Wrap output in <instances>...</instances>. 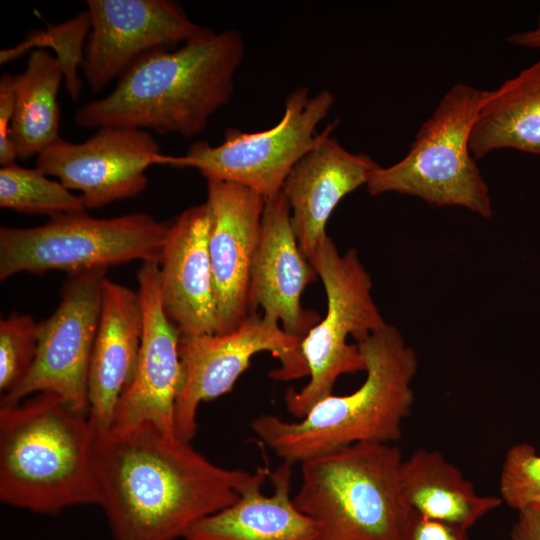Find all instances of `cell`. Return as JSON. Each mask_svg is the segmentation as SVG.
I'll use <instances>...</instances> for the list:
<instances>
[{
  "label": "cell",
  "mask_w": 540,
  "mask_h": 540,
  "mask_svg": "<svg viewBox=\"0 0 540 540\" xmlns=\"http://www.w3.org/2000/svg\"><path fill=\"white\" fill-rule=\"evenodd\" d=\"M93 467L113 540H177L267 468H224L153 424L95 434Z\"/></svg>",
  "instance_id": "obj_1"
},
{
  "label": "cell",
  "mask_w": 540,
  "mask_h": 540,
  "mask_svg": "<svg viewBox=\"0 0 540 540\" xmlns=\"http://www.w3.org/2000/svg\"><path fill=\"white\" fill-rule=\"evenodd\" d=\"M244 54L243 38L235 29L212 30L175 50L149 53L119 78L109 95L79 107L74 122L84 128L198 135L230 101Z\"/></svg>",
  "instance_id": "obj_2"
},
{
  "label": "cell",
  "mask_w": 540,
  "mask_h": 540,
  "mask_svg": "<svg viewBox=\"0 0 540 540\" xmlns=\"http://www.w3.org/2000/svg\"><path fill=\"white\" fill-rule=\"evenodd\" d=\"M356 344L366 366V379L357 390L332 394L299 421L273 414L251 421L252 431L284 462L301 463L356 443L391 444L400 439L414 403L416 352L389 324Z\"/></svg>",
  "instance_id": "obj_3"
},
{
  "label": "cell",
  "mask_w": 540,
  "mask_h": 540,
  "mask_svg": "<svg viewBox=\"0 0 540 540\" xmlns=\"http://www.w3.org/2000/svg\"><path fill=\"white\" fill-rule=\"evenodd\" d=\"M94 439L88 415L73 411L54 393L1 406V501L46 515L77 505L100 506Z\"/></svg>",
  "instance_id": "obj_4"
},
{
  "label": "cell",
  "mask_w": 540,
  "mask_h": 540,
  "mask_svg": "<svg viewBox=\"0 0 540 540\" xmlns=\"http://www.w3.org/2000/svg\"><path fill=\"white\" fill-rule=\"evenodd\" d=\"M400 450L356 443L306 459L293 497L314 540H402L409 509L400 487Z\"/></svg>",
  "instance_id": "obj_5"
},
{
  "label": "cell",
  "mask_w": 540,
  "mask_h": 540,
  "mask_svg": "<svg viewBox=\"0 0 540 540\" xmlns=\"http://www.w3.org/2000/svg\"><path fill=\"white\" fill-rule=\"evenodd\" d=\"M483 93L465 83L454 84L422 123L407 154L372 172L366 184L370 195L407 194L433 206H459L490 217L489 188L469 146Z\"/></svg>",
  "instance_id": "obj_6"
},
{
  "label": "cell",
  "mask_w": 540,
  "mask_h": 540,
  "mask_svg": "<svg viewBox=\"0 0 540 540\" xmlns=\"http://www.w3.org/2000/svg\"><path fill=\"white\" fill-rule=\"evenodd\" d=\"M169 223L145 213L93 218L63 214L41 226L0 228V280L18 273L69 274L139 260L159 263Z\"/></svg>",
  "instance_id": "obj_7"
},
{
  "label": "cell",
  "mask_w": 540,
  "mask_h": 540,
  "mask_svg": "<svg viewBox=\"0 0 540 540\" xmlns=\"http://www.w3.org/2000/svg\"><path fill=\"white\" fill-rule=\"evenodd\" d=\"M308 261L322 280L327 312L301 341L309 382L285 395L287 410L299 419L333 394L341 375L365 371L357 344L347 343L349 335L357 343L386 325L371 296L370 275L355 249L340 254L328 236Z\"/></svg>",
  "instance_id": "obj_8"
},
{
  "label": "cell",
  "mask_w": 540,
  "mask_h": 540,
  "mask_svg": "<svg viewBox=\"0 0 540 540\" xmlns=\"http://www.w3.org/2000/svg\"><path fill=\"white\" fill-rule=\"evenodd\" d=\"M333 103L330 91L310 96L309 89L300 86L288 95L282 118L270 129H227L221 144L195 142L183 156L168 155L166 165L194 168L206 180L237 183L266 199L281 191L292 168L313 147L317 126Z\"/></svg>",
  "instance_id": "obj_9"
},
{
  "label": "cell",
  "mask_w": 540,
  "mask_h": 540,
  "mask_svg": "<svg viewBox=\"0 0 540 540\" xmlns=\"http://www.w3.org/2000/svg\"><path fill=\"white\" fill-rule=\"evenodd\" d=\"M301 341L256 313L229 333L180 335L184 380L175 403L176 435L191 441L200 404L231 391L256 353L268 351L280 361V367L269 373L271 378L289 381L308 376Z\"/></svg>",
  "instance_id": "obj_10"
},
{
  "label": "cell",
  "mask_w": 540,
  "mask_h": 540,
  "mask_svg": "<svg viewBox=\"0 0 540 540\" xmlns=\"http://www.w3.org/2000/svg\"><path fill=\"white\" fill-rule=\"evenodd\" d=\"M107 269L69 274L55 311L38 322V345L24 379L1 396L15 405L34 393L59 396L73 411L88 415V374Z\"/></svg>",
  "instance_id": "obj_11"
},
{
  "label": "cell",
  "mask_w": 540,
  "mask_h": 540,
  "mask_svg": "<svg viewBox=\"0 0 540 540\" xmlns=\"http://www.w3.org/2000/svg\"><path fill=\"white\" fill-rule=\"evenodd\" d=\"M91 29L81 70L94 92L120 78L143 56L172 51L212 29L191 21L168 0H87Z\"/></svg>",
  "instance_id": "obj_12"
},
{
  "label": "cell",
  "mask_w": 540,
  "mask_h": 540,
  "mask_svg": "<svg viewBox=\"0 0 540 540\" xmlns=\"http://www.w3.org/2000/svg\"><path fill=\"white\" fill-rule=\"evenodd\" d=\"M167 156L147 131L102 127L83 143L59 138L36 159V168L80 192L86 209L135 197L146 187V170Z\"/></svg>",
  "instance_id": "obj_13"
},
{
  "label": "cell",
  "mask_w": 540,
  "mask_h": 540,
  "mask_svg": "<svg viewBox=\"0 0 540 540\" xmlns=\"http://www.w3.org/2000/svg\"><path fill=\"white\" fill-rule=\"evenodd\" d=\"M209 255L216 304L215 334L237 329L251 314L250 285L265 198L243 185L207 180Z\"/></svg>",
  "instance_id": "obj_14"
},
{
  "label": "cell",
  "mask_w": 540,
  "mask_h": 540,
  "mask_svg": "<svg viewBox=\"0 0 540 540\" xmlns=\"http://www.w3.org/2000/svg\"><path fill=\"white\" fill-rule=\"evenodd\" d=\"M137 282L143 310L139 360L134 380L117 404L113 427L150 423L176 435L175 403L184 380L180 333L162 306L158 263H142Z\"/></svg>",
  "instance_id": "obj_15"
},
{
  "label": "cell",
  "mask_w": 540,
  "mask_h": 540,
  "mask_svg": "<svg viewBox=\"0 0 540 540\" xmlns=\"http://www.w3.org/2000/svg\"><path fill=\"white\" fill-rule=\"evenodd\" d=\"M317 276L298 246L286 197L280 191L266 198L251 275V314L260 306L264 318L302 340L321 320L301 305L304 289Z\"/></svg>",
  "instance_id": "obj_16"
},
{
  "label": "cell",
  "mask_w": 540,
  "mask_h": 540,
  "mask_svg": "<svg viewBox=\"0 0 540 540\" xmlns=\"http://www.w3.org/2000/svg\"><path fill=\"white\" fill-rule=\"evenodd\" d=\"M336 122L319 133L313 147L295 164L282 186L298 246L309 260L328 237L326 224L349 193L366 185L380 165L369 155L346 150L331 136Z\"/></svg>",
  "instance_id": "obj_17"
},
{
  "label": "cell",
  "mask_w": 540,
  "mask_h": 540,
  "mask_svg": "<svg viewBox=\"0 0 540 540\" xmlns=\"http://www.w3.org/2000/svg\"><path fill=\"white\" fill-rule=\"evenodd\" d=\"M207 202L181 212L169 225L159 267L163 309L180 335H212L216 304L209 255Z\"/></svg>",
  "instance_id": "obj_18"
},
{
  "label": "cell",
  "mask_w": 540,
  "mask_h": 540,
  "mask_svg": "<svg viewBox=\"0 0 540 540\" xmlns=\"http://www.w3.org/2000/svg\"><path fill=\"white\" fill-rule=\"evenodd\" d=\"M142 334L138 292L106 278L88 374V420L95 434L113 427L119 399L137 371Z\"/></svg>",
  "instance_id": "obj_19"
},
{
  "label": "cell",
  "mask_w": 540,
  "mask_h": 540,
  "mask_svg": "<svg viewBox=\"0 0 540 540\" xmlns=\"http://www.w3.org/2000/svg\"><path fill=\"white\" fill-rule=\"evenodd\" d=\"M292 464L268 469L228 507L204 517L184 540H314L311 519L291 496Z\"/></svg>",
  "instance_id": "obj_20"
},
{
  "label": "cell",
  "mask_w": 540,
  "mask_h": 540,
  "mask_svg": "<svg viewBox=\"0 0 540 540\" xmlns=\"http://www.w3.org/2000/svg\"><path fill=\"white\" fill-rule=\"evenodd\" d=\"M400 487L412 512L467 531L502 503L500 497L478 494L461 471L434 450L418 449L402 461Z\"/></svg>",
  "instance_id": "obj_21"
},
{
  "label": "cell",
  "mask_w": 540,
  "mask_h": 540,
  "mask_svg": "<svg viewBox=\"0 0 540 540\" xmlns=\"http://www.w3.org/2000/svg\"><path fill=\"white\" fill-rule=\"evenodd\" d=\"M469 146L476 160L506 148L540 154V59L484 91Z\"/></svg>",
  "instance_id": "obj_22"
},
{
  "label": "cell",
  "mask_w": 540,
  "mask_h": 540,
  "mask_svg": "<svg viewBox=\"0 0 540 540\" xmlns=\"http://www.w3.org/2000/svg\"><path fill=\"white\" fill-rule=\"evenodd\" d=\"M64 73L57 58L43 49L29 52L25 70L14 79V116L10 138L17 158L38 156L60 138L57 101Z\"/></svg>",
  "instance_id": "obj_23"
},
{
  "label": "cell",
  "mask_w": 540,
  "mask_h": 540,
  "mask_svg": "<svg viewBox=\"0 0 540 540\" xmlns=\"http://www.w3.org/2000/svg\"><path fill=\"white\" fill-rule=\"evenodd\" d=\"M0 207L19 213L48 215L86 212L80 196L39 169L16 163L0 169Z\"/></svg>",
  "instance_id": "obj_24"
},
{
  "label": "cell",
  "mask_w": 540,
  "mask_h": 540,
  "mask_svg": "<svg viewBox=\"0 0 540 540\" xmlns=\"http://www.w3.org/2000/svg\"><path fill=\"white\" fill-rule=\"evenodd\" d=\"M91 29V19L88 10L82 11L77 16L61 24L49 26L45 30H35L16 46L1 50L0 63L11 61L34 48H52L54 55L60 63L63 73L66 91L69 97L78 100L82 80L78 75V68L84 56L85 39L88 38Z\"/></svg>",
  "instance_id": "obj_25"
},
{
  "label": "cell",
  "mask_w": 540,
  "mask_h": 540,
  "mask_svg": "<svg viewBox=\"0 0 540 540\" xmlns=\"http://www.w3.org/2000/svg\"><path fill=\"white\" fill-rule=\"evenodd\" d=\"M38 322L11 313L0 321V391L13 390L31 369L37 353Z\"/></svg>",
  "instance_id": "obj_26"
},
{
  "label": "cell",
  "mask_w": 540,
  "mask_h": 540,
  "mask_svg": "<svg viewBox=\"0 0 540 540\" xmlns=\"http://www.w3.org/2000/svg\"><path fill=\"white\" fill-rule=\"evenodd\" d=\"M500 499L519 511L540 510V455L527 443L509 448L502 464Z\"/></svg>",
  "instance_id": "obj_27"
},
{
  "label": "cell",
  "mask_w": 540,
  "mask_h": 540,
  "mask_svg": "<svg viewBox=\"0 0 540 540\" xmlns=\"http://www.w3.org/2000/svg\"><path fill=\"white\" fill-rule=\"evenodd\" d=\"M14 79L15 76L8 73L0 78V164L2 166L15 163L17 158L10 138L15 105Z\"/></svg>",
  "instance_id": "obj_28"
},
{
  "label": "cell",
  "mask_w": 540,
  "mask_h": 540,
  "mask_svg": "<svg viewBox=\"0 0 540 540\" xmlns=\"http://www.w3.org/2000/svg\"><path fill=\"white\" fill-rule=\"evenodd\" d=\"M468 531L422 517L411 510L402 540H468Z\"/></svg>",
  "instance_id": "obj_29"
},
{
  "label": "cell",
  "mask_w": 540,
  "mask_h": 540,
  "mask_svg": "<svg viewBox=\"0 0 540 540\" xmlns=\"http://www.w3.org/2000/svg\"><path fill=\"white\" fill-rule=\"evenodd\" d=\"M510 537L511 540H540V510L519 511Z\"/></svg>",
  "instance_id": "obj_30"
},
{
  "label": "cell",
  "mask_w": 540,
  "mask_h": 540,
  "mask_svg": "<svg viewBox=\"0 0 540 540\" xmlns=\"http://www.w3.org/2000/svg\"><path fill=\"white\" fill-rule=\"evenodd\" d=\"M506 40L516 46L540 49V14L538 15L536 24L532 28L511 34L507 36Z\"/></svg>",
  "instance_id": "obj_31"
}]
</instances>
